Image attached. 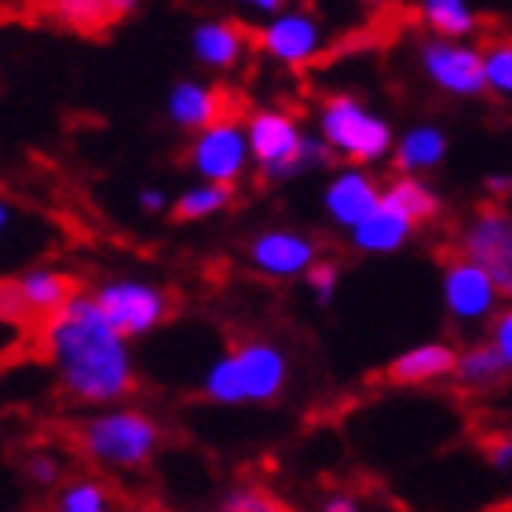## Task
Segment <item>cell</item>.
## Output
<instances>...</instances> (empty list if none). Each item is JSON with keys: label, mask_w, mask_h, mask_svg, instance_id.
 <instances>
[{"label": "cell", "mask_w": 512, "mask_h": 512, "mask_svg": "<svg viewBox=\"0 0 512 512\" xmlns=\"http://www.w3.org/2000/svg\"><path fill=\"white\" fill-rule=\"evenodd\" d=\"M450 136L436 121H417V125H406L395 139V169L403 176H428L436 172L443 161H447Z\"/></svg>", "instance_id": "obj_17"}, {"label": "cell", "mask_w": 512, "mask_h": 512, "mask_svg": "<svg viewBox=\"0 0 512 512\" xmlns=\"http://www.w3.org/2000/svg\"><path fill=\"white\" fill-rule=\"evenodd\" d=\"M491 344L502 352V359L512 370V304H505V308L491 319Z\"/></svg>", "instance_id": "obj_29"}, {"label": "cell", "mask_w": 512, "mask_h": 512, "mask_svg": "<svg viewBox=\"0 0 512 512\" xmlns=\"http://www.w3.org/2000/svg\"><path fill=\"white\" fill-rule=\"evenodd\" d=\"M59 461L48 454V450H37L30 461H26V476H30L33 483H41V487H48V483H55L59 480Z\"/></svg>", "instance_id": "obj_30"}, {"label": "cell", "mask_w": 512, "mask_h": 512, "mask_svg": "<svg viewBox=\"0 0 512 512\" xmlns=\"http://www.w3.org/2000/svg\"><path fill=\"white\" fill-rule=\"evenodd\" d=\"M55 512H110V494L96 480H77L70 487H63Z\"/></svg>", "instance_id": "obj_26"}, {"label": "cell", "mask_w": 512, "mask_h": 512, "mask_svg": "<svg viewBox=\"0 0 512 512\" xmlns=\"http://www.w3.org/2000/svg\"><path fill=\"white\" fill-rule=\"evenodd\" d=\"M461 256H469L498 282L502 297L512 304V216L498 205L469 216L458 235Z\"/></svg>", "instance_id": "obj_11"}, {"label": "cell", "mask_w": 512, "mask_h": 512, "mask_svg": "<svg viewBox=\"0 0 512 512\" xmlns=\"http://www.w3.org/2000/svg\"><path fill=\"white\" fill-rule=\"evenodd\" d=\"M246 136L253 150V169L264 180H293L300 172L330 169L337 154L319 132H308L286 107H256L246 114Z\"/></svg>", "instance_id": "obj_2"}, {"label": "cell", "mask_w": 512, "mask_h": 512, "mask_svg": "<svg viewBox=\"0 0 512 512\" xmlns=\"http://www.w3.org/2000/svg\"><path fill=\"white\" fill-rule=\"evenodd\" d=\"M246 260L256 275L289 282V278H304L319 264V242L293 227H267L249 238Z\"/></svg>", "instance_id": "obj_13"}, {"label": "cell", "mask_w": 512, "mask_h": 512, "mask_svg": "<svg viewBox=\"0 0 512 512\" xmlns=\"http://www.w3.org/2000/svg\"><path fill=\"white\" fill-rule=\"evenodd\" d=\"M483 70H487V96L512 99V37L483 48Z\"/></svg>", "instance_id": "obj_25"}, {"label": "cell", "mask_w": 512, "mask_h": 512, "mask_svg": "<svg viewBox=\"0 0 512 512\" xmlns=\"http://www.w3.org/2000/svg\"><path fill=\"white\" fill-rule=\"evenodd\" d=\"M384 202L395 205L403 216H410L417 227L428 224V220H436L439 209H443L436 187H432L425 176H403V172L384 183Z\"/></svg>", "instance_id": "obj_21"}, {"label": "cell", "mask_w": 512, "mask_h": 512, "mask_svg": "<svg viewBox=\"0 0 512 512\" xmlns=\"http://www.w3.org/2000/svg\"><path fill=\"white\" fill-rule=\"evenodd\" d=\"M74 297H77L74 275H66V271H59L52 264L26 267L22 275L4 282V311L15 315V319L41 322V326L52 315H59Z\"/></svg>", "instance_id": "obj_12"}, {"label": "cell", "mask_w": 512, "mask_h": 512, "mask_svg": "<svg viewBox=\"0 0 512 512\" xmlns=\"http://www.w3.org/2000/svg\"><path fill=\"white\" fill-rule=\"evenodd\" d=\"M363 4H370V8H384V4H395V0H363Z\"/></svg>", "instance_id": "obj_37"}, {"label": "cell", "mask_w": 512, "mask_h": 512, "mask_svg": "<svg viewBox=\"0 0 512 512\" xmlns=\"http://www.w3.org/2000/svg\"><path fill=\"white\" fill-rule=\"evenodd\" d=\"M417 66L436 92L450 99H480L487 96V70L483 48L472 41H443L425 37L417 44Z\"/></svg>", "instance_id": "obj_7"}, {"label": "cell", "mask_w": 512, "mask_h": 512, "mask_svg": "<svg viewBox=\"0 0 512 512\" xmlns=\"http://www.w3.org/2000/svg\"><path fill=\"white\" fill-rule=\"evenodd\" d=\"M315 132L344 165H359V169H374L388 161L399 139L392 121L355 92H330L322 99L315 107Z\"/></svg>", "instance_id": "obj_3"}, {"label": "cell", "mask_w": 512, "mask_h": 512, "mask_svg": "<svg viewBox=\"0 0 512 512\" xmlns=\"http://www.w3.org/2000/svg\"><path fill=\"white\" fill-rule=\"evenodd\" d=\"M55 22H63L77 33H99L114 22L110 0H44Z\"/></svg>", "instance_id": "obj_24"}, {"label": "cell", "mask_w": 512, "mask_h": 512, "mask_svg": "<svg viewBox=\"0 0 512 512\" xmlns=\"http://www.w3.org/2000/svg\"><path fill=\"white\" fill-rule=\"evenodd\" d=\"M417 224L410 216H403L395 205L381 202L374 213L366 216L363 224L355 227L352 235V249L355 253H366V256H392L414 238Z\"/></svg>", "instance_id": "obj_19"}, {"label": "cell", "mask_w": 512, "mask_h": 512, "mask_svg": "<svg viewBox=\"0 0 512 512\" xmlns=\"http://www.w3.org/2000/svg\"><path fill=\"white\" fill-rule=\"evenodd\" d=\"M454 370H458V348L447 341H421L388 363V377L395 384H410V388L454 377Z\"/></svg>", "instance_id": "obj_18"}, {"label": "cell", "mask_w": 512, "mask_h": 512, "mask_svg": "<svg viewBox=\"0 0 512 512\" xmlns=\"http://www.w3.org/2000/svg\"><path fill=\"white\" fill-rule=\"evenodd\" d=\"M384 202V187L377 183V176L370 169L359 165H341L333 172L326 187H322V213L333 227H341L352 235L355 227L363 224L366 216L374 213Z\"/></svg>", "instance_id": "obj_14"}, {"label": "cell", "mask_w": 512, "mask_h": 512, "mask_svg": "<svg viewBox=\"0 0 512 512\" xmlns=\"http://www.w3.org/2000/svg\"><path fill=\"white\" fill-rule=\"evenodd\" d=\"M139 8V0H110V11H114V19H125L132 11Z\"/></svg>", "instance_id": "obj_36"}, {"label": "cell", "mask_w": 512, "mask_h": 512, "mask_svg": "<svg viewBox=\"0 0 512 512\" xmlns=\"http://www.w3.org/2000/svg\"><path fill=\"white\" fill-rule=\"evenodd\" d=\"M256 48L264 59L286 70H304L322 55L326 48V30L315 11L308 8H286L278 11L275 19H267L256 26L253 33Z\"/></svg>", "instance_id": "obj_9"}, {"label": "cell", "mask_w": 512, "mask_h": 512, "mask_svg": "<svg viewBox=\"0 0 512 512\" xmlns=\"http://www.w3.org/2000/svg\"><path fill=\"white\" fill-rule=\"evenodd\" d=\"M249 44H256L249 37V30L242 22L231 19H202L191 30V55L194 63L213 70V74H231L242 66V59L249 55Z\"/></svg>", "instance_id": "obj_15"}, {"label": "cell", "mask_w": 512, "mask_h": 512, "mask_svg": "<svg viewBox=\"0 0 512 512\" xmlns=\"http://www.w3.org/2000/svg\"><path fill=\"white\" fill-rule=\"evenodd\" d=\"M143 512H165V509H143Z\"/></svg>", "instance_id": "obj_38"}, {"label": "cell", "mask_w": 512, "mask_h": 512, "mask_svg": "<svg viewBox=\"0 0 512 512\" xmlns=\"http://www.w3.org/2000/svg\"><path fill=\"white\" fill-rule=\"evenodd\" d=\"M41 341L55 381L74 403L107 410L121 406L136 388L132 348L107 322L92 293H77L59 315L44 322Z\"/></svg>", "instance_id": "obj_1"}, {"label": "cell", "mask_w": 512, "mask_h": 512, "mask_svg": "<svg viewBox=\"0 0 512 512\" xmlns=\"http://www.w3.org/2000/svg\"><path fill=\"white\" fill-rule=\"evenodd\" d=\"M242 15H253V19H260V22H267V19H275L278 11H286V8H293L289 0H231Z\"/></svg>", "instance_id": "obj_31"}, {"label": "cell", "mask_w": 512, "mask_h": 512, "mask_svg": "<svg viewBox=\"0 0 512 512\" xmlns=\"http://www.w3.org/2000/svg\"><path fill=\"white\" fill-rule=\"evenodd\" d=\"M231 202H235V187L198 180L172 198V216L180 224H202V220H213L216 213H224Z\"/></svg>", "instance_id": "obj_23"}, {"label": "cell", "mask_w": 512, "mask_h": 512, "mask_svg": "<svg viewBox=\"0 0 512 512\" xmlns=\"http://www.w3.org/2000/svg\"><path fill=\"white\" fill-rule=\"evenodd\" d=\"M443 308L458 326H480V322H491L498 315V304H502V289L487 271H483L476 260L469 256H454L447 267H443Z\"/></svg>", "instance_id": "obj_10"}, {"label": "cell", "mask_w": 512, "mask_h": 512, "mask_svg": "<svg viewBox=\"0 0 512 512\" xmlns=\"http://www.w3.org/2000/svg\"><path fill=\"white\" fill-rule=\"evenodd\" d=\"M216 512H289L286 505L271 498L260 487H231V491L220 498V509Z\"/></svg>", "instance_id": "obj_27"}, {"label": "cell", "mask_w": 512, "mask_h": 512, "mask_svg": "<svg viewBox=\"0 0 512 512\" xmlns=\"http://www.w3.org/2000/svg\"><path fill=\"white\" fill-rule=\"evenodd\" d=\"M454 377H458V384L472 388V392H487V388H498V384L509 377V363H505L502 352H498L491 341H480L458 352V370H454Z\"/></svg>", "instance_id": "obj_22"}, {"label": "cell", "mask_w": 512, "mask_h": 512, "mask_svg": "<svg viewBox=\"0 0 512 512\" xmlns=\"http://www.w3.org/2000/svg\"><path fill=\"white\" fill-rule=\"evenodd\" d=\"M289 359L271 341H242L205 370L202 392L209 403L246 406L271 403L286 392Z\"/></svg>", "instance_id": "obj_4"}, {"label": "cell", "mask_w": 512, "mask_h": 512, "mask_svg": "<svg viewBox=\"0 0 512 512\" xmlns=\"http://www.w3.org/2000/svg\"><path fill=\"white\" fill-rule=\"evenodd\" d=\"M417 19L432 37L443 41H472V33L480 30L472 0H417Z\"/></svg>", "instance_id": "obj_20"}, {"label": "cell", "mask_w": 512, "mask_h": 512, "mask_svg": "<svg viewBox=\"0 0 512 512\" xmlns=\"http://www.w3.org/2000/svg\"><path fill=\"white\" fill-rule=\"evenodd\" d=\"M92 297L125 341H139L154 333L172 311L169 293L147 278H107Z\"/></svg>", "instance_id": "obj_6"}, {"label": "cell", "mask_w": 512, "mask_h": 512, "mask_svg": "<svg viewBox=\"0 0 512 512\" xmlns=\"http://www.w3.org/2000/svg\"><path fill=\"white\" fill-rule=\"evenodd\" d=\"M136 205H139V209H143V213H147V216H161V213H165V209H172L169 194L161 191V187H139Z\"/></svg>", "instance_id": "obj_33"}, {"label": "cell", "mask_w": 512, "mask_h": 512, "mask_svg": "<svg viewBox=\"0 0 512 512\" xmlns=\"http://www.w3.org/2000/svg\"><path fill=\"white\" fill-rule=\"evenodd\" d=\"M483 191L491 194V198H509V194H512V176H509V172H487Z\"/></svg>", "instance_id": "obj_34"}, {"label": "cell", "mask_w": 512, "mask_h": 512, "mask_svg": "<svg viewBox=\"0 0 512 512\" xmlns=\"http://www.w3.org/2000/svg\"><path fill=\"white\" fill-rule=\"evenodd\" d=\"M304 286H308V293L315 297V304H333L337 286H341V267L333 264V260H319V264L304 275Z\"/></svg>", "instance_id": "obj_28"}, {"label": "cell", "mask_w": 512, "mask_h": 512, "mask_svg": "<svg viewBox=\"0 0 512 512\" xmlns=\"http://www.w3.org/2000/svg\"><path fill=\"white\" fill-rule=\"evenodd\" d=\"M187 165H191V172L198 180L235 187L253 169L246 121L224 118L216 121V125L202 128L198 136H191V143H187Z\"/></svg>", "instance_id": "obj_8"}, {"label": "cell", "mask_w": 512, "mask_h": 512, "mask_svg": "<svg viewBox=\"0 0 512 512\" xmlns=\"http://www.w3.org/2000/svg\"><path fill=\"white\" fill-rule=\"evenodd\" d=\"M487 461H491L498 472H512V436L505 432V436H494L491 443H487Z\"/></svg>", "instance_id": "obj_32"}, {"label": "cell", "mask_w": 512, "mask_h": 512, "mask_svg": "<svg viewBox=\"0 0 512 512\" xmlns=\"http://www.w3.org/2000/svg\"><path fill=\"white\" fill-rule=\"evenodd\" d=\"M165 118L176 128L198 136L202 128L224 121V92L209 81H198V77H180L176 85L165 92Z\"/></svg>", "instance_id": "obj_16"}, {"label": "cell", "mask_w": 512, "mask_h": 512, "mask_svg": "<svg viewBox=\"0 0 512 512\" xmlns=\"http://www.w3.org/2000/svg\"><path fill=\"white\" fill-rule=\"evenodd\" d=\"M322 512H359V505H355V498H348V494H333L330 502L322 505Z\"/></svg>", "instance_id": "obj_35"}, {"label": "cell", "mask_w": 512, "mask_h": 512, "mask_svg": "<svg viewBox=\"0 0 512 512\" xmlns=\"http://www.w3.org/2000/svg\"><path fill=\"white\" fill-rule=\"evenodd\" d=\"M77 443L85 450V458L103 465V469L132 472L154 458V450L161 443V428L154 417L136 410V406H107L81 425Z\"/></svg>", "instance_id": "obj_5"}]
</instances>
